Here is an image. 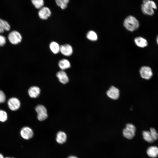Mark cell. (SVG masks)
<instances>
[{
	"mask_svg": "<svg viewBox=\"0 0 158 158\" xmlns=\"http://www.w3.org/2000/svg\"><path fill=\"white\" fill-rule=\"evenodd\" d=\"M157 6L153 1L151 0H143L141 8L142 13L145 15L152 16L154 14V9H157Z\"/></svg>",
	"mask_w": 158,
	"mask_h": 158,
	"instance_id": "obj_1",
	"label": "cell"
},
{
	"mask_svg": "<svg viewBox=\"0 0 158 158\" xmlns=\"http://www.w3.org/2000/svg\"><path fill=\"white\" fill-rule=\"evenodd\" d=\"M139 23L138 20L133 16H128L125 19L123 25L128 30L133 31L137 29L139 26Z\"/></svg>",
	"mask_w": 158,
	"mask_h": 158,
	"instance_id": "obj_2",
	"label": "cell"
},
{
	"mask_svg": "<svg viewBox=\"0 0 158 158\" xmlns=\"http://www.w3.org/2000/svg\"><path fill=\"white\" fill-rule=\"evenodd\" d=\"M136 128L135 126L131 123H127L125 128L123 130V136L128 139H132L135 135Z\"/></svg>",
	"mask_w": 158,
	"mask_h": 158,
	"instance_id": "obj_3",
	"label": "cell"
},
{
	"mask_svg": "<svg viewBox=\"0 0 158 158\" xmlns=\"http://www.w3.org/2000/svg\"><path fill=\"white\" fill-rule=\"evenodd\" d=\"M9 42L13 45H17L20 43L22 37L21 34L18 31L13 30L10 32L8 36Z\"/></svg>",
	"mask_w": 158,
	"mask_h": 158,
	"instance_id": "obj_4",
	"label": "cell"
},
{
	"mask_svg": "<svg viewBox=\"0 0 158 158\" xmlns=\"http://www.w3.org/2000/svg\"><path fill=\"white\" fill-rule=\"evenodd\" d=\"M35 109L37 114V118L40 121H43L47 117V111L46 107L43 105H39L37 106Z\"/></svg>",
	"mask_w": 158,
	"mask_h": 158,
	"instance_id": "obj_5",
	"label": "cell"
},
{
	"mask_svg": "<svg viewBox=\"0 0 158 158\" xmlns=\"http://www.w3.org/2000/svg\"><path fill=\"white\" fill-rule=\"evenodd\" d=\"M141 77L143 79L148 80L150 79L153 75L151 68L147 66H142L139 71Z\"/></svg>",
	"mask_w": 158,
	"mask_h": 158,
	"instance_id": "obj_6",
	"label": "cell"
},
{
	"mask_svg": "<svg viewBox=\"0 0 158 158\" xmlns=\"http://www.w3.org/2000/svg\"><path fill=\"white\" fill-rule=\"evenodd\" d=\"M7 103L9 109L13 111L18 110L20 106V101L16 97H13L10 98L8 101Z\"/></svg>",
	"mask_w": 158,
	"mask_h": 158,
	"instance_id": "obj_7",
	"label": "cell"
},
{
	"mask_svg": "<svg viewBox=\"0 0 158 158\" xmlns=\"http://www.w3.org/2000/svg\"><path fill=\"white\" fill-rule=\"evenodd\" d=\"M107 95L109 98L114 100L118 99L120 96L119 89L114 86H111L106 92Z\"/></svg>",
	"mask_w": 158,
	"mask_h": 158,
	"instance_id": "obj_8",
	"label": "cell"
},
{
	"mask_svg": "<svg viewBox=\"0 0 158 158\" xmlns=\"http://www.w3.org/2000/svg\"><path fill=\"white\" fill-rule=\"evenodd\" d=\"M38 15L39 18L42 20L47 19L51 15L50 9L46 6H43L40 9Z\"/></svg>",
	"mask_w": 158,
	"mask_h": 158,
	"instance_id": "obj_9",
	"label": "cell"
},
{
	"mask_svg": "<svg viewBox=\"0 0 158 158\" xmlns=\"http://www.w3.org/2000/svg\"><path fill=\"white\" fill-rule=\"evenodd\" d=\"M20 135L21 137L26 140H28L31 138L33 135L32 129L28 127L23 128L20 131Z\"/></svg>",
	"mask_w": 158,
	"mask_h": 158,
	"instance_id": "obj_10",
	"label": "cell"
},
{
	"mask_svg": "<svg viewBox=\"0 0 158 158\" xmlns=\"http://www.w3.org/2000/svg\"><path fill=\"white\" fill-rule=\"evenodd\" d=\"M73 49L72 46L68 44H65L60 46V52L63 55L68 56L73 53Z\"/></svg>",
	"mask_w": 158,
	"mask_h": 158,
	"instance_id": "obj_11",
	"label": "cell"
},
{
	"mask_svg": "<svg viewBox=\"0 0 158 158\" xmlns=\"http://www.w3.org/2000/svg\"><path fill=\"white\" fill-rule=\"evenodd\" d=\"M56 75L59 81L62 84H65L69 81V78L67 74L63 70L58 72Z\"/></svg>",
	"mask_w": 158,
	"mask_h": 158,
	"instance_id": "obj_12",
	"label": "cell"
},
{
	"mask_svg": "<svg viewBox=\"0 0 158 158\" xmlns=\"http://www.w3.org/2000/svg\"><path fill=\"white\" fill-rule=\"evenodd\" d=\"M28 94L31 98H35L37 97L40 94V89L37 86L30 87L28 90Z\"/></svg>",
	"mask_w": 158,
	"mask_h": 158,
	"instance_id": "obj_13",
	"label": "cell"
},
{
	"mask_svg": "<svg viewBox=\"0 0 158 158\" xmlns=\"http://www.w3.org/2000/svg\"><path fill=\"white\" fill-rule=\"evenodd\" d=\"M147 153L148 156L152 158L158 156V147L156 146H151L147 149Z\"/></svg>",
	"mask_w": 158,
	"mask_h": 158,
	"instance_id": "obj_14",
	"label": "cell"
},
{
	"mask_svg": "<svg viewBox=\"0 0 158 158\" xmlns=\"http://www.w3.org/2000/svg\"><path fill=\"white\" fill-rule=\"evenodd\" d=\"M134 42L137 46L141 48L146 47L148 44L147 40L141 37H138L135 38Z\"/></svg>",
	"mask_w": 158,
	"mask_h": 158,
	"instance_id": "obj_15",
	"label": "cell"
},
{
	"mask_svg": "<svg viewBox=\"0 0 158 158\" xmlns=\"http://www.w3.org/2000/svg\"><path fill=\"white\" fill-rule=\"evenodd\" d=\"M58 66L63 71L70 68L71 67V63L68 60L63 59L59 61Z\"/></svg>",
	"mask_w": 158,
	"mask_h": 158,
	"instance_id": "obj_16",
	"label": "cell"
},
{
	"mask_svg": "<svg viewBox=\"0 0 158 158\" xmlns=\"http://www.w3.org/2000/svg\"><path fill=\"white\" fill-rule=\"evenodd\" d=\"M66 138V135L64 132L59 131L57 134L56 140L58 143L62 144L65 142Z\"/></svg>",
	"mask_w": 158,
	"mask_h": 158,
	"instance_id": "obj_17",
	"label": "cell"
},
{
	"mask_svg": "<svg viewBox=\"0 0 158 158\" xmlns=\"http://www.w3.org/2000/svg\"><path fill=\"white\" fill-rule=\"evenodd\" d=\"M49 47L51 51L54 54H57L60 52V46L56 42L53 41L51 42Z\"/></svg>",
	"mask_w": 158,
	"mask_h": 158,
	"instance_id": "obj_18",
	"label": "cell"
},
{
	"mask_svg": "<svg viewBox=\"0 0 158 158\" xmlns=\"http://www.w3.org/2000/svg\"><path fill=\"white\" fill-rule=\"evenodd\" d=\"M142 133L143 139L146 141L150 143H152L154 141L149 131H144Z\"/></svg>",
	"mask_w": 158,
	"mask_h": 158,
	"instance_id": "obj_19",
	"label": "cell"
},
{
	"mask_svg": "<svg viewBox=\"0 0 158 158\" xmlns=\"http://www.w3.org/2000/svg\"><path fill=\"white\" fill-rule=\"evenodd\" d=\"M31 1L35 7L37 9H40L44 4V0H31Z\"/></svg>",
	"mask_w": 158,
	"mask_h": 158,
	"instance_id": "obj_20",
	"label": "cell"
},
{
	"mask_svg": "<svg viewBox=\"0 0 158 158\" xmlns=\"http://www.w3.org/2000/svg\"><path fill=\"white\" fill-rule=\"evenodd\" d=\"M86 37L88 39L92 41H96L97 39L96 33L92 30L90 31L87 33Z\"/></svg>",
	"mask_w": 158,
	"mask_h": 158,
	"instance_id": "obj_21",
	"label": "cell"
},
{
	"mask_svg": "<svg viewBox=\"0 0 158 158\" xmlns=\"http://www.w3.org/2000/svg\"><path fill=\"white\" fill-rule=\"evenodd\" d=\"M56 5L61 9H64L67 7L68 4L65 0H55Z\"/></svg>",
	"mask_w": 158,
	"mask_h": 158,
	"instance_id": "obj_22",
	"label": "cell"
},
{
	"mask_svg": "<svg viewBox=\"0 0 158 158\" xmlns=\"http://www.w3.org/2000/svg\"><path fill=\"white\" fill-rule=\"evenodd\" d=\"M7 113L4 111L0 110V121L4 122L7 120Z\"/></svg>",
	"mask_w": 158,
	"mask_h": 158,
	"instance_id": "obj_23",
	"label": "cell"
},
{
	"mask_svg": "<svg viewBox=\"0 0 158 158\" xmlns=\"http://www.w3.org/2000/svg\"><path fill=\"white\" fill-rule=\"evenodd\" d=\"M150 132L153 140L155 141L157 140L158 138V133L156 129L151 128L150 129Z\"/></svg>",
	"mask_w": 158,
	"mask_h": 158,
	"instance_id": "obj_24",
	"label": "cell"
},
{
	"mask_svg": "<svg viewBox=\"0 0 158 158\" xmlns=\"http://www.w3.org/2000/svg\"><path fill=\"white\" fill-rule=\"evenodd\" d=\"M6 37L0 34V47L4 46L6 43Z\"/></svg>",
	"mask_w": 158,
	"mask_h": 158,
	"instance_id": "obj_25",
	"label": "cell"
},
{
	"mask_svg": "<svg viewBox=\"0 0 158 158\" xmlns=\"http://www.w3.org/2000/svg\"><path fill=\"white\" fill-rule=\"evenodd\" d=\"M6 95L4 92L0 90V104L4 103L6 101Z\"/></svg>",
	"mask_w": 158,
	"mask_h": 158,
	"instance_id": "obj_26",
	"label": "cell"
},
{
	"mask_svg": "<svg viewBox=\"0 0 158 158\" xmlns=\"http://www.w3.org/2000/svg\"><path fill=\"white\" fill-rule=\"evenodd\" d=\"M5 26L3 19L0 18V34L4 32L5 30Z\"/></svg>",
	"mask_w": 158,
	"mask_h": 158,
	"instance_id": "obj_27",
	"label": "cell"
},
{
	"mask_svg": "<svg viewBox=\"0 0 158 158\" xmlns=\"http://www.w3.org/2000/svg\"><path fill=\"white\" fill-rule=\"evenodd\" d=\"M68 158H78L74 156H71L69 157Z\"/></svg>",
	"mask_w": 158,
	"mask_h": 158,
	"instance_id": "obj_28",
	"label": "cell"
},
{
	"mask_svg": "<svg viewBox=\"0 0 158 158\" xmlns=\"http://www.w3.org/2000/svg\"><path fill=\"white\" fill-rule=\"evenodd\" d=\"M156 41L157 44L158 45V35H157V37L156 39Z\"/></svg>",
	"mask_w": 158,
	"mask_h": 158,
	"instance_id": "obj_29",
	"label": "cell"
},
{
	"mask_svg": "<svg viewBox=\"0 0 158 158\" xmlns=\"http://www.w3.org/2000/svg\"><path fill=\"white\" fill-rule=\"evenodd\" d=\"M0 158H4L3 155L1 153H0Z\"/></svg>",
	"mask_w": 158,
	"mask_h": 158,
	"instance_id": "obj_30",
	"label": "cell"
},
{
	"mask_svg": "<svg viewBox=\"0 0 158 158\" xmlns=\"http://www.w3.org/2000/svg\"><path fill=\"white\" fill-rule=\"evenodd\" d=\"M66 1L67 3H68L69 2V0H65Z\"/></svg>",
	"mask_w": 158,
	"mask_h": 158,
	"instance_id": "obj_31",
	"label": "cell"
},
{
	"mask_svg": "<svg viewBox=\"0 0 158 158\" xmlns=\"http://www.w3.org/2000/svg\"><path fill=\"white\" fill-rule=\"evenodd\" d=\"M5 158H12V157H5Z\"/></svg>",
	"mask_w": 158,
	"mask_h": 158,
	"instance_id": "obj_32",
	"label": "cell"
}]
</instances>
